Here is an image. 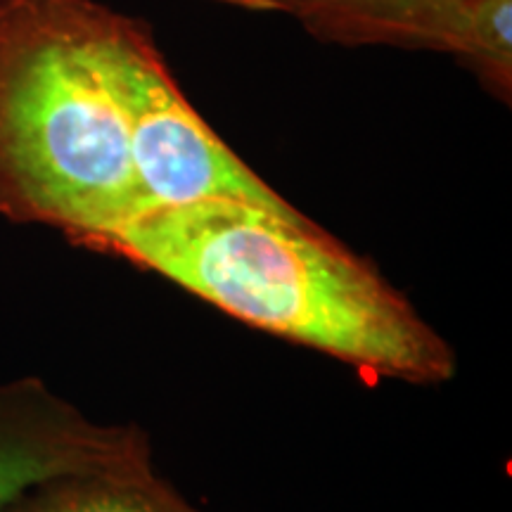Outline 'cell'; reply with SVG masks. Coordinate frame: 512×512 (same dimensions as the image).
<instances>
[{"label": "cell", "mask_w": 512, "mask_h": 512, "mask_svg": "<svg viewBox=\"0 0 512 512\" xmlns=\"http://www.w3.org/2000/svg\"><path fill=\"white\" fill-rule=\"evenodd\" d=\"M93 252L171 280L254 330L320 351L377 384H446L451 344L368 259L302 211L209 197L128 221Z\"/></svg>", "instance_id": "6da1fadb"}, {"label": "cell", "mask_w": 512, "mask_h": 512, "mask_svg": "<svg viewBox=\"0 0 512 512\" xmlns=\"http://www.w3.org/2000/svg\"><path fill=\"white\" fill-rule=\"evenodd\" d=\"M95 0H0V216L95 249L150 211Z\"/></svg>", "instance_id": "7a4b0ae2"}, {"label": "cell", "mask_w": 512, "mask_h": 512, "mask_svg": "<svg viewBox=\"0 0 512 512\" xmlns=\"http://www.w3.org/2000/svg\"><path fill=\"white\" fill-rule=\"evenodd\" d=\"M114 62L131 117L133 164L150 209L226 197L299 211L249 169L190 105L143 19L119 15Z\"/></svg>", "instance_id": "3957f363"}, {"label": "cell", "mask_w": 512, "mask_h": 512, "mask_svg": "<svg viewBox=\"0 0 512 512\" xmlns=\"http://www.w3.org/2000/svg\"><path fill=\"white\" fill-rule=\"evenodd\" d=\"M138 425H102L38 377L0 384V512L31 486L76 472L145 470Z\"/></svg>", "instance_id": "277c9868"}, {"label": "cell", "mask_w": 512, "mask_h": 512, "mask_svg": "<svg viewBox=\"0 0 512 512\" xmlns=\"http://www.w3.org/2000/svg\"><path fill=\"white\" fill-rule=\"evenodd\" d=\"M299 22L342 46L430 48L470 64L489 48L491 0H313Z\"/></svg>", "instance_id": "5b68a950"}, {"label": "cell", "mask_w": 512, "mask_h": 512, "mask_svg": "<svg viewBox=\"0 0 512 512\" xmlns=\"http://www.w3.org/2000/svg\"><path fill=\"white\" fill-rule=\"evenodd\" d=\"M3 512H204L155 472H76L31 486Z\"/></svg>", "instance_id": "8992f818"}, {"label": "cell", "mask_w": 512, "mask_h": 512, "mask_svg": "<svg viewBox=\"0 0 512 512\" xmlns=\"http://www.w3.org/2000/svg\"><path fill=\"white\" fill-rule=\"evenodd\" d=\"M211 3L233 5L242 10H259V12H285V15L302 17V12L309 8L313 0H211Z\"/></svg>", "instance_id": "52a82bcc"}]
</instances>
